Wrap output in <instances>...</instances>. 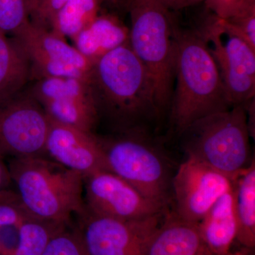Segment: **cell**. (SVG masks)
<instances>
[{
    "label": "cell",
    "mask_w": 255,
    "mask_h": 255,
    "mask_svg": "<svg viewBox=\"0 0 255 255\" xmlns=\"http://www.w3.org/2000/svg\"><path fill=\"white\" fill-rule=\"evenodd\" d=\"M40 1H41V0H28V10H29L30 8L32 7V6L36 4L37 3L39 2Z\"/></svg>",
    "instance_id": "obj_30"
},
{
    "label": "cell",
    "mask_w": 255,
    "mask_h": 255,
    "mask_svg": "<svg viewBox=\"0 0 255 255\" xmlns=\"http://www.w3.org/2000/svg\"><path fill=\"white\" fill-rule=\"evenodd\" d=\"M43 255H87L75 222L52 238Z\"/></svg>",
    "instance_id": "obj_23"
},
{
    "label": "cell",
    "mask_w": 255,
    "mask_h": 255,
    "mask_svg": "<svg viewBox=\"0 0 255 255\" xmlns=\"http://www.w3.org/2000/svg\"><path fill=\"white\" fill-rule=\"evenodd\" d=\"M221 19L255 49V0H242Z\"/></svg>",
    "instance_id": "obj_22"
},
{
    "label": "cell",
    "mask_w": 255,
    "mask_h": 255,
    "mask_svg": "<svg viewBox=\"0 0 255 255\" xmlns=\"http://www.w3.org/2000/svg\"><path fill=\"white\" fill-rule=\"evenodd\" d=\"M182 135L184 151L191 157L236 179L251 164L246 106L235 105L194 122Z\"/></svg>",
    "instance_id": "obj_5"
},
{
    "label": "cell",
    "mask_w": 255,
    "mask_h": 255,
    "mask_svg": "<svg viewBox=\"0 0 255 255\" xmlns=\"http://www.w3.org/2000/svg\"><path fill=\"white\" fill-rule=\"evenodd\" d=\"M87 82L109 134L147 130L161 116L153 80L129 43L95 62Z\"/></svg>",
    "instance_id": "obj_1"
},
{
    "label": "cell",
    "mask_w": 255,
    "mask_h": 255,
    "mask_svg": "<svg viewBox=\"0 0 255 255\" xmlns=\"http://www.w3.org/2000/svg\"><path fill=\"white\" fill-rule=\"evenodd\" d=\"M28 91L50 120L96 133L98 116L86 80L73 78L38 79Z\"/></svg>",
    "instance_id": "obj_13"
},
{
    "label": "cell",
    "mask_w": 255,
    "mask_h": 255,
    "mask_svg": "<svg viewBox=\"0 0 255 255\" xmlns=\"http://www.w3.org/2000/svg\"><path fill=\"white\" fill-rule=\"evenodd\" d=\"M145 255H214L201 239L197 226L167 211L147 243Z\"/></svg>",
    "instance_id": "obj_15"
},
{
    "label": "cell",
    "mask_w": 255,
    "mask_h": 255,
    "mask_svg": "<svg viewBox=\"0 0 255 255\" xmlns=\"http://www.w3.org/2000/svg\"><path fill=\"white\" fill-rule=\"evenodd\" d=\"M104 0H68L52 21L49 31L65 39L75 38L100 13Z\"/></svg>",
    "instance_id": "obj_20"
},
{
    "label": "cell",
    "mask_w": 255,
    "mask_h": 255,
    "mask_svg": "<svg viewBox=\"0 0 255 255\" xmlns=\"http://www.w3.org/2000/svg\"><path fill=\"white\" fill-rule=\"evenodd\" d=\"M50 119L28 90L0 105V152L8 158L45 156Z\"/></svg>",
    "instance_id": "obj_10"
},
{
    "label": "cell",
    "mask_w": 255,
    "mask_h": 255,
    "mask_svg": "<svg viewBox=\"0 0 255 255\" xmlns=\"http://www.w3.org/2000/svg\"><path fill=\"white\" fill-rule=\"evenodd\" d=\"M72 40L76 49L95 63L112 50L129 43V28L116 15L100 13Z\"/></svg>",
    "instance_id": "obj_16"
},
{
    "label": "cell",
    "mask_w": 255,
    "mask_h": 255,
    "mask_svg": "<svg viewBox=\"0 0 255 255\" xmlns=\"http://www.w3.org/2000/svg\"></svg>",
    "instance_id": "obj_33"
},
{
    "label": "cell",
    "mask_w": 255,
    "mask_h": 255,
    "mask_svg": "<svg viewBox=\"0 0 255 255\" xmlns=\"http://www.w3.org/2000/svg\"><path fill=\"white\" fill-rule=\"evenodd\" d=\"M30 78L26 55L12 38L0 31V105L23 91Z\"/></svg>",
    "instance_id": "obj_18"
},
{
    "label": "cell",
    "mask_w": 255,
    "mask_h": 255,
    "mask_svg": "<svg viewBox=\"0 0 255 255\" xmlns=\"http://www.w3.org/2000/svg\"><path fill=\"white\" fill-rule=\"evenodd\" d=\"M196 226L201 239L213 255H226L231 251L238 231L234 186L215 203Z\"/></svg>",
    "instance_id": "obj_17"
},
{
    "label": "cell",
    "mask_w": 255,
    "mask_h": 255,
    "mask_svg": "<svg viewBox=\"0 0 255 255\" xmlns=\"http://www.w3.org/2000/svg\"><path fill=\"white\" fill-rule=\"evenodd\" d=\"M235 180L195 159L186 157L172 177V212L183 221L197 224L215 203L233 189Z\"/></svg>",
    "instance_id": "obj_12"
},
{
    "label": "cell",
    "mask_w": 255,
    "mask_h": 255,
    "mask_svg": "<svg viewBox=\"0 0 255 255\" xmlns=\"http://www.w3.org/2000/svg\"><path fill=\"white\" fill-rule=\"evenodd\" d=\"M198 30L216 61L230 104L245 105L255 99V48L213 13Z\"/></svg>",
    "instance_id": "obj_7"
},
{
    "label": "cell",
    "mask_w": 255,
    "mask_h": 255,
    "mask_svg": "<svg viewBox=\"0 0 255 255\" xmlns=\"http://www.w3.org/2000/svg\"><path fill=\"white\" fill-rule=\"evenodd\" d=\"M129 46L150 74L161 115L169 110L175 80L176 24L157 0H126Z\"/></svg>",
    "instance_id": "obj_4"
},
{
    "label": "cell",
    "mask_w": 255,
    "mask_h": 255,
    "mask_svg": "<svg viewBox=\"0 0 255 255\" xmlns=\"http://www.w3.org/2000/svg\"><path fill=\"white\" fill-rule=\"evenodd\" d=\"M67 226L39 219L27 213L20 226L19 241L14 255H43L52 238Z\"/></svg>",
    "instance_id": "obj_21"
},
{
    "label": "cell",
    "mask_w": 255,
    "mask_h": 255,
    "mask_svg": "<svg viewBox=\"0 0 255 255\" xmlns=\"http://www.w3.org/2000/svg\"><path fill=\"white\" fill-rule=\"evenodd\" d=\"M45 156L83 177L107 170L97 133L50 120Z\"/></svg>",
    "instance_id": "obj_14"
},
{
    "label": "cell",
    "mask_w": 255,
    "mask_h": 255,
    "mask_svg": "<svg viewBox=\"0 0 255 255\" xmlns=\"http://www.w3.org/2000/svg\"><path fill=\"white\" fill-rule=\"evenodd\" d=\"M235 211L237 220L236 241L242 247L255 248V159L234 184Z\"/></svg>",
    "instance_id": "obj_19"
},
{
    "label": "cell",
    "mask_w": 255,
    "mask_h": 255,
    "mask_svg": "<svg viewBox=\"0 0 255 255\" xmlns=\"http://www.w3.org/2000/svg\"><path fill=\"white\" fill-rule=\"evenodd\" d=\"M226 255H255V249H251V248L242 247L241 249L238 250V251H233L232 250H231V251Z\"/></svg>",
    "instance_id": "obj_29"
},
{
    "label": "cell",
    "mask_w": 255,
    "mask_h": 255,
    "mask_svg": "<svg viewBox=\"0 0 255 255\" xmlns=\"http://www.w3.org/2000/svg\"><path fill=\"white\" fill-rule=\"evenodd\" d=\"M14 190H11L9 191H6V192L1 193L0 194V199H3V198L5 197V196H7L8 194H9L10 192Z\"/></svg>",
    "instance_id": "obj_32"
},
{
    "label": "cell",
    "mask_w": 255,
    "mask_h": 255,
    "mask_svg": "<svg viewBox=\"0 0 255 255\" xmlns=\"http://www.w3.org/2000/svg\"><path fill=\"white\" fill-rule=\"evenodd\" d=\"M85 209L92 214L122 221H136L163 215L167 206L149 199L110 171L84 177Z\"/></svg>",
    "instance_id": "obj_11"
},
{
    "label": "cell",
    "mask_w": 255,
    "mask_h": 255,
    "mask_svg": "<svg viewBox=\"0 0 255 255\" xmlns=\"http://www.w3.org/2000/svg\"><path fill=\"white\" fill-rule=\"evenodd\" d=\"M164 7L171 10L182 9L183 8L192 6L204 0H157Z\"/></svg>",
    "instance_id": "obj_28"
},
{
    "label": "cell",
    "mask_w": 255,
    "mask_h": 255,
    "mask_svg": "<svg viewBox=\"0 0 255 255\" xmlns=\"http://www.w3.org/2000/svg\"><path fill=\"white\" fill-rule=\"evenodd\" d=\"M120 0H104L105 2L110 3L112 4H117Z\"/></svg>",
    "instance_id": "obj_31"
},
{
    "label": "cell",
    "mask_w": 255,
    "mask_h": 255,
    "mask_svg": "<svg viewBox=\"0 0 255 255\" xmlns=\"http://www.w3.org/2000/svg\"><path fill=\"white\" fill-rule=\"evenodd\" d=\"M29 21L28 0H0V31L12 36Z\"/></svg>",
    "instance_id": "obj_24"
},
{
    "label": "cell",
    "mask_w": 255,
    "mask_h": 255,
    "mask_svg": "<svg viewBox=\"0 0 255 255\" xmlns=\"http://www.w3.org/2000/svg\"><path fill=\"white\" fill-rule=\"evenodd\" d=\"M6 157L0 152V194L6 192L12 189L13 184L7 163L5 162Z\"/></svg>",
    "instance_id": "obj_27"
},
{
    "label": "cell",
    "mask_w": 255,
    "mask_h": 255,
    "mask_svg": "<svg viewBox=\"0 0 255 255\" xmlns=\"http://www.w3.org/2000/svg\"><path fill=\"white\" fill-rule=\"evenodd\" d=\"M107 170L131 184L149 199L168 206L170 166L147 130L98 135Z\"/></svg>",
    "instance_id": "obj_6"
},
{
    "label": "cell",
    "mask_w": 255,
    "mask_h": 255,
    "mask_svg": "<svg viewBox=\"0 0 255 255\" xmlns=\"http://www.w3.org/2000/svg\"><path fill=\"white\" fill-rule=\"evenodd\" d=\"M27 58L31 78L86 80L94 63L49 30L28 21L11 37Z\"/></svg>",
    "instance_id": "obj_8"
},
{
    "label": "cell",
    "mask_w": 255,
    "mask_h": 255,
    "mask_svg": "<svg viewBox=\"0 0 255 255\" xmlns=\"http://www.w3.org/2000/svg\"><path fill=\"white\" fill-rule=\"evenodd\" d=\"M27 213L16 191H11L0 199V228L5 225L20 222Z\"/></svg>",
    "instance_id": "obj_25"
},
{
    "label": "cell",
    "mask_w": 255,
    "mask_h": 255,
    "mask_svg": "<svg viewBox=\"0 0 255 255\" xmlns=\"http://www.w3.org/2000/svg\"><path fill=\"white\" fill-rule=\"evenodd\" d=\"M15 191L28 214L70 225L85 209L84 177L46 156L8 158Z\"/></svg>",
    "instance_id": "obj_3"
},
{
    "label": "cell",
    "mask_w": 255,
    "mask_h": 255,
    "mask_svg": "<svg viewBox=\"0 0 255 255\" xmlns=\"http://www.w3.org/2000/svg\"><path fill=\"white\" fill-rule=\"evenodd\" d=\"M232 107L200 31L176 26L175 80L169 110L175 132L182 135L196 121Z\"/></svg>",
    "instance_id": "obj_2"
},
{
    "label": "cell",
    "mask_w": 255,
    "mask_h": 255,
    "mask_svg": "<svg viewBox=\"0 0 255 255\" xmlns=\"http://www.w3.org/2000/svg\"><path fill=\"white\" fill-rule=\"evenodd\" d=\"M242 0H204L207 9L219 18H225Z\"/></svg>",
    "instance_id": "obj_26"
},
{
    "label": "cell",
    "mask_w": 255,
    "mask_h": 255,
    "mask_svg": "<svg viewBox=\"0 0 255 255\" xmlns=\"http://www.w3.org/2000/svg\"><path fill=\"white\" fill-rule=\"evenodd\" d=\"M164 215L122 221L92 214L85 209L75 218V224L87 255H145Z\"/></svg>",
    "instance_id": "obj_9"
}]
</instances>
